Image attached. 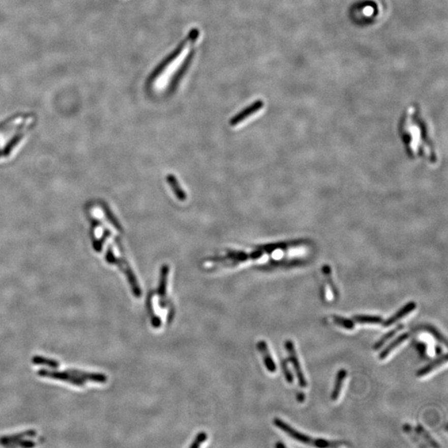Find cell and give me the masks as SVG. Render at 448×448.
Listing matches in <instances>:
<instances>
[{
  "instance_id": "19",
  "label": "cell",
  "mask_w": 448,
  "mask_h": 448,
  "mask_svg": "<svg viewBox=\"0 0 448 448\" xmlns=\"http://www.w3.org/2000/svg\"><path fill=\"white\" fill-rule=\"evenodd\" d=\"M322 273L324 279H325V282H326L330 288H331V292L333 293L334 296H337L338 295V290H337V287L334 283L331 266H328V265H324L322 267Z\"/></svg>"
},
{
  "instance_id": "27",
  "label": "cell",
  "mask_w": 448,
  "mask_h": 448,
  "mask_svg": "<svg viewBox=\"0 0 448 448\" xmlns=\"http://www.w3.org/2000/svg\"><path fill=\"white\" fill-rule=\"evenodd\" d=\"M428 331L430 332L432 335H433L434 337H436L439 342L443 343L444 345H447V343H446V339L442 336V334L440 333L439 331H437L436 328L433 326H428Z\"/></svg>"
},
{
  "instance_id": "11",
  "label": "cell",
  "mask_w": 448,
  "mask_h": 448,
  "mask_svg": "<svg viewBox=\"0 0 448 448\" xmlns=\"http://www.w3.org/2000/svg\"><path fill=\"white\" fill-rule=\"evenodd\" d=\"M447 361V354H441L438 356L437 359H435L434 361L429 363L428 365H425L424 367L422 368L417 372V376L419 378L426 376L427 374H430L432 372L437 370V368L441 367V365L446 364Z\"/></svg>"
},
{
  "instance_id": "23",
  "label": "cell",
  "mask_w": 448,
  "mask_h": 448,
  "mask_svg": "<svg viewBox=\"0 0 448 448\" xmlns=\"http://www.w3.org/2000/svg\"><path fill=\"white\" fill-rule=\"evenodd\" d=\"M334 322L336 324H338L339 326L343 327L346 330H353L355 325V323L352 320H349L347 318L341 317L338 315H333L332 316Z\"/></svg>"
},
{
  "instance_id": "22",
  "label": "cell",
  "mask_w": 448,
  "mask_h": 448,
  "mask_svg": "<svg viewBox=\"0 0 448 448\" xmlns=\"http://www.w3.org/2000/svg\"><path fill=\"white\" fill-rule=\"evenodd\" d=\"M415 431L417 432V435H420L428 442L429 446H433V447H441L439 444L437 443V441L431 437L430 434L425 430V428L423 426H417V428H415Z\"/></svg>"
},
{
  "instance_id": "7",
  "label": "cell",
  "mask_w": 448,
  "mask_h": 448,
  "mask_svg": "<svg viewBox=\"0 0 448 448\" xmlns=\"http://www.w3.org/2000/svg\"><path fill=\"white\" fill-rule=\"evenodd\" d=\"M264 102L261 100H257L252 102L250 106H247L245 109L237 113L232 119L230 120V125L232 126L240 124L246 119L250 117L251 115H254L255 113L258 112L261 108H263Z\"/></svg>"
},
{
  "instance_id": "5",
  "label": "cell",
  "mask_w": 448,
  "mask_h": 448,
  "mask_svg": "<svg viewBox=\"0 0 448 448\" xmlns=\"http://www.w3.org/2000/svg\"><path fill=\"white\" fill-rule=\"evenodd\" d=\"M188 40H189V35H188L187 39H185V41H183L180 43V45L178 47H176L175 49L173 50V52L169 55V56H167L164 60H163L161 63L159 64V65L155 68V70L152 72L151 75H150L149 78L147 80V84L150 83H154V81H156L159 77L161 76V75L165 72V71L168 69L169 66H171L173 64V62L175 61L176 59L178 58V56H181V53H182L183 51L185 50V47H186V44H187Z\"/></svg>"
},
{
  "instance_id": "3",
  "label": "cell",
  "mask_w": 448,
  "mask_h": 448,
  "mask_svg": "<svg viewBox=\"0 0 448 448\" xmlns=\"http://www.w3.org/2000/svg\"><path fill=\"white\" fill-rule=\"evenodd\" d=\"M273 424L279 428L280 430L283 431L284 433L288 435L289 437H291L292 439L296 440L302 443L307 444L310 446H316V447H335V446L342 445V442H340V441H327V440L320 439V438H313V437H309L304 433H300L298 431L295 430L294 428H291V426L282 421V419H277V417L273 419Z\"/></svg>"
},
{
  "instance_id": "6",
  "label": "cell",
  "mask_w": 448,
  "mask_h": 448,
  "mask_svg": "<svg viewBox=\"0 0 448 448\" xmlns=\"http://www.w3.org/2000/svg\"><path fill=\"white\" fill-rule=\"evenodd\" d=\"M285 348L286 351L288 353L289 361H291L292 364L293 368L295 370V375L297 377L298 382H299L300 386L302 387H307V379L305 378L304 373L302 371V366L300 364L299 359H298L297 354L295 351V346L291 340H286L285 343Z\"/></svg>"
},
{
  "instance_id": "16",
  "label": "cell",
  "mask_w": 448,
  "mask_h": 448,
  "mask_svg": "<svg viewBox=\"0 0 448 448\" xmlns=\"http://www.w3.org/2000/svg\"><path fill=\"white\" fill-rule=\"evenodd\" d=\"M352 320L357 324H382L384 320L378 315H357L353 316Z\"/></svg>"
},
{
  "instance_id": "18",
  "label": "cell",
  "mask_w": 448,
  "mask_h": 448,
  "mask_svg": "<svg viewBox=\"0 0 448 448\" xmlns=\"http://www.w3.org/2000/svg\"><path fill=\"white\" fill-rule=\"evenodd\" d=\"M404 328V325L403 324H399L396 328H394L392 331H390L387 333L384 334L382 337H381L379 340L377 341L375 344H374V350H378V349H380L383 345H385L386 342H387L389 340H391L393 337L396 336L397 334L399 333V331H402V330Z\"/></svg>"
},
{
  "instance_id": "20",
  "label": "cell",
  "mask_w": 448,
  "mask_h": 448,
  "mask_svg": "<svg viewBox=\"0 0 448 448\" xmlns=\"http://www.w3.org/2000/svg\"><path fill=\"white\" fill-rule=\"evenodd\" d=\"M226 260H232V261H236V263H239L241 261H246L250 260V254L246 253L245 252L242 251H228V253L226 255Z\"/></svg>"
},
{
  "instance_id": "1",
  "label": "cell",
  "mask_w": 448,
  "mask_h": 448,
  "mask_svg": "<svg viewBox=\"0 0 448 448\" xmlns=\"http://www.w3.org/2000/svg\"><path fill=\"white\" fill-rule=\"evenodd\" d=\"M399 134L410 157L423 160L434 165L437 162V154L433 140L428 134V127L417 110L407 114L399 126Z\"/></svg>"
},
{
  "instance_id": "10",
  "label": "cell",
  "mask_w": 448,
  "mask_h": 448,
  "mask_svg": "<svg viewBox=\"0 0 448 448\" xmlns=\"http://www.w3.org/2000/svg\"><path fill=\"white\" fill-rule=\"evenodd\" d=\"M409 336L410 334L408 333V332L402 334L400 336H398L395 340H393L392 342L389 344V345H387V346H386L385 348L380 352V354L378 355L379 360H380V361L385 360V359L387 358V357H389L390 354H391L394 350H395L398 347L400 346L403 342H405L406 340L409 338Z\"/></svg>"
},
{
  "instance_id": "9",
  "label": "cell",
  "mask_w": 448,
  "mask_h": 448,
  "mask_svg": "<svg viewBox=\"0 0 448 448\" xmlns=\"http://www.w3.org/2000/svg\"><path fill=\"white\" fill-rule=\"evenodd\" d=\"M257 346L258 351L261 353V356L263 358L264 365L266 366L267 371L270 373H275L277 371V365L273 361V357L271 355L266 341L260 340L259 342L257 343Z\"/></svg>"
},
{
  "instance_id": "28",
  "label": "cell",
  "mask_w": 448,
  "mask_h": 448,
  "mask_svg": "<svg viewBox=\"0 0 448 448\" xmlns=\"http://www.w3.org/2000/svg\"><path fill=\"white\" fill-rule=\"evenodd\" d=\"M282 368L287 383H292L293 381H294V377H293L292 374H291V370H289L288 365H287L286 361H284V362L282 363Z\"/></svg>"
},
{
  "instance_id": "25",
  "label": "cell",
  "mask_w": 448,
  "mask_h": 448,
  "mask_svg": "<svg viewBox=\"0 0 448 448\" xmlns=\"http://www.w3.org/2000/svg\"><path fill=\"white\" fill-rule=\"evenodd\" d=\"M207 439V433H204V432H201V433H199L197 435V437H195V439L193 441V443L189 446V448L199 447V446H200L201 445H202V444H203Z\"/></svg>"
},
{
  "instance_id": "29",
  "label": "cell",
  "mask_w": 448,
  "mask_h": 448,
  "mask_svg": "<svg viewBox=\"0 0 448 448\" xmlns=\"http://www.w3.org/2000/svg\"><path fill=\"white\" fill-rule=\"evenodd\" d=\"M305 399V395L304 394H302V393H300L297 395V400L299 403H303Z\"/></svg>"
},
{
  "instance_id": "26",
  "label": "cell",
  "mask_w": 448,
  "mask_h": 448,
  "mask_svg": "<svg viewBox=\"0 0 448 448\" xmlns=\"http://www.w3.org/2000/svg\"><path fill=\"white\" fill-rule=\"evenodd\" d=\"M36 444L34 443L33 441H27V440H18V441H13L8 444L6 446H23V447H33L35 446Z\"/></svg>"
},
{
  "instance_id": "2",
  "label": "cell",
  "mask_w": 448,
  "mask_h": 448,
  "mask_svg": "<svg viewBox=\"0 0 448 448\" xmlns=\"http://www.w3.org/2000/svg\"><path fill=\"white\" fill-rule=\"evenodd\" d=\"M39 376L52 378L55 380L63 381L77 387H82L87 381L94 383H105L107 380L106 374L100 373H89L81 370L68 369L66 371L57 370H40L38 372Z\"/></svg>"
},
{
  "instance_id": "13",
  "label": "cell",
  "mask_w": 448,
  "mask_h": 448,
  "mask_svg": "<svg viewBox=\"0 0 448 448\" xmlns=\"http://www.w3.org/2000/svg\"><path fill=\"white\" fill-rule=\"evenodd\" d=\"M347 376V371L344 369L339 370L338 373L336 374V380H335V384H334L333 390L331 393V399L332 401H336L340 397V393L342 390L343 384L345 382V378Z\"/></svg>"
},
{
  "instance_id": "30",
  "label": "cell",
  "mask_w": 448,
  "mask_h": 448,
  "mask_svg": "<svg viewBox=\"0 0 448 448\" xmlns=\"http://www.w3.org/2000/svg\"><path fill=\"white\" fill-rule=\"evenodd\" d=\"M275 446L277 448H282V447L284 448L286 446H285V445H284V444H282V442H277V443L276 444Z\"/></svg>"
},
{
  "instance_id": "21",
  "label": "cell",
  "mask_w": 448,
  "mask_h": 448,
  "mask_svg": "<svg viewBox=\"0 0 448 448\" xmlns=\"http://www.w3.org/2000/svg\"><path fill=\"white\" fill-rule=\"evenodd\" d=\"M32 362L34 365H45V366H48L51 369H55V370L60 366L58 361L39 355L34 356V358L32 359Z\"/></svg>"
},
{
  "instance_id": "4",
  "label": "cell",
  "mask_w": 448,
  "mask_h": 448,
  "mask_svg": "<svg viewBox=\"0 0 448 448\" xmlns=\"http://www.w3.org/2000/svg\"><path fill=\"white\" fill-rule=\"evenodd\" d=\"M169 273V266L166 264L163 265L160 268V280H159V285H158L156 293L159 296V306L160 308H169L168 315H167V324H170L174 318V315H175V309H174L170 299L167 297V282H168Z\"/></svg>"
},
{
  "instance_id": "17",
  "label": "cell",
  "mask_w": 448,
  "mask_h": 448,
  "mask_svg": "<svg viewBox=\"0 0 448 448\" xmlns=\"http://www.w3.org/2000/svg\"><path fill=\"white\" fill-rule=\"evenodd\" d=\"M36 436V432L34 430H27L23 432V433L14 434L13 436H6V437H0V444L2 446H7L8 444L13 441H18V440L23 439L24 437H35Z\"/></svg>"
},
{
  "instance_id": "8",
  "label": "cell",
  "mask_w": 448,
  "mask_h": 448,
  "mask_svg": "<svg viewBox=\"0 0 448 448\" xmlns=\"http://www.w3.org/2000/svg\"><path fill=\"white\" fill-rule=\"evenodd\" d=\"M417 308V304L414 302H410L405 306H403L401 309H399L396 313L393 315L391 317L389 318L387 320H383V325L384 327H390L395 323L398 322L399 320H402L403 318L406 317L407 315L412 313L415 309Z\"/></svg>"
},
{
  "instance_id": "24",
  "label": "cell",
  "mask_w": 448,
  "mask_h": 448,
  "mask_svg": "<svg viewBox=\"0 0 448 448\" xmlns=\"http://www.w3.org/2000/svg\"><path fill=\"white\" fill-rule=\"evenodd\" d=\"M403 430L411 437V439L414 441V442H416L419 446H423V447L428 446V445L421 442V440L419 439V437H417V434L415 433V430H412L411 426L408 425V424H405V425L403 426Z\"/></svg>"
},
{
  "instance_id": "15",
  "label": "cell",
  "mask_w": 448,
  "mask_h": 448,
  "mask_svg": "<svg viewBox=\"0 0 448 448\" xmlns=\"http://www.w3.org/2000/svg\"><path fill=\"white\" fill-rule=\"evenodd\" d=\"M194 58V52H190L189 53V56H188L187 58L185 59V62L182 66H181V68H180V70L177 72L175 76L173 77V80H172L171 82V88H170V90L173 91L174 90V88L177 86L178 82L181 81V79H182L183 76L187 72L188 68H189V65L191 64L192 60Z\"/></svg>"
},
{
  "instance_id": "12",
  "label": "cell",
  "mask_w": 448,
  "mask_h": 448,
  "mask_svg": "<svg viewBox=\"0 0 448 448\" xmlns=\"http://www.w3.org/2000/svg\"><path fill=\"white\" fill-rule=\"evenodd\" d=\"M154 294H155V293H154L153 291H150L149 292H148V295H147L146 297V302H145V307H146L147 312L149 314L150 319H151L152 326H153L155 329H158V328H160V327L161 326L162 321H161V319L156 315V312H155V310H154L153 302H152Z\"/></svg>"
},
{
  "instance_id": "14",
  "label": "cell",
  "mask_w": 448,
  "mask_h": 448,
  "mask_svg": "<svg viewBox=\"0 0 448 448\" xmlns=\"http://www.w3.org/2000/svg\"><path fill=\"white\" fill-rule=\"evenodd\" d=\"M166 180L169 186L171 187L173 194H175L176 198H178L180 201L186 200V198H187L186 193L181 188L180 183H178V180H177L175 176L173 175V174H168Z\"/></svg>"
}]
</instances>
